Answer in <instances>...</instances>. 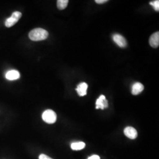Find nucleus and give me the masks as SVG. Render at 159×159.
<instances>
[{
  "mask_svg": "<svg viewBox=\"0 0 159 159\" xmlns=\"http://www.w3.org/2000/svg\"><path fill=\"white\" fill-rule=\"evenodd\" d=\"M87 159H100V157L98 155H93L90 157H89Z\"/></svg>",
  "mask_w": 159,
  "mask_h": 159,
  "instance_id": "obj_15",
  "label": "nucleus"
},
{
  "mask_svg": "<svg viewBox=\"0 0 159 159\" xmlns=\"http://www.w3.org/2000/svg\"><path fill=\"white\" fill-rule=\"evenodd\" d=\"M95 1L97 4H103L107 2L108 1L107 0H96Z\"/></svg>",
  "mask_w": 159,
  "mask_h": 159,
  "instance_id": "obj_16",
  "label": "nucleus"
},
{
  "mask_svg": "<svg viewBox=\"0 0 159 159\" xmlns=\"http://www.w3.org/2000/svg\"><path fill=\"white\" fill-rule=\"evenodd\" d=\"M42 119L48 124H53L57 120V114L52 110H47L42 114Z\"/></svg>",
  "mask_w": 159,
  "mask_h": 159,
  "instance_id": "obj_2",
  "label": "nucleus"
},
{
  "mask_svg": "<svg viewBox=\"0 0 159 159\" xmlns=\"http://www.w3.org/2000/svg\"><path fill=\"white\" fill-rule=\"evenodd\" d=\"M22 16V14L19 11L14 12L12 14L11 16L8 18L6 20L5 25L8 28L11 27L14 25H15L18 22V21L21 18Z\"/></svg>",
  "mask_w": 159,
  "mask_h": 159,
  "instance_id": "obj_3",
  "label": "nucleus"
},
{
  "mask_svg": "<svg viewBox=\"0 0 159 159\" xmlns=\"http://www.w3.org/2000/svg\"><path fill=\"white\" fill-rule=\"evenodd\" d=\"M124 133L125 136L127 137L128 138L132 140L135 139L137 137V134H138L136 130L133 127H130V126L125 127L124 130Z\"/></svg>",
  "mask_w": 159,
  "mask_h": 159,
  "instance_id": "obj_6",
  "label": "nucleus"
},
{
  "mask_svg": "<svg viewBox=\"0 0 159 159\" xmlns=\"http://www.w3.org/2000/svg\"><path fill=\"white\" fill-rule=\"evenodd\" d=\"M85 147V144L83 142L73 143L71 144V148L73 150H81Z\"/></svg>",
  "mask_w": 159,
  "mask_h": 159,
  "instance_id": "obj_11",
  "label": "nucleus"
},
{
  "mask_svg": "<svg viewBox=\"0 0 159 159\" xmlns=\"http://www.w3.org/2000/svg\"><path fill=\"white\" fill-rule=\"evenodd\" d=\"M144 90V86L140 83H134L132 87V90L131 93L133 95H138L140 93H141Z\"/></svg>",
  "mask_w": 159,
  "mask_h": 159,
  "instance_id": "obj_10",
  "label": "nucleus"
},
{
  "mask_svg": "<svg viewBox=\"0 0 159 159\" xmlns=\"http://www.w3.org/2000/svg\"><path fill=\"white\" fill-rule=\"evenodd\" d=\"M68 0H58L57 2V7L59 10H63L68 5Z\"/></svg>",
  "mask_w": 159,
  "mask_h": 159,
  "instance_id": "obj_12",
  "label": "nucleus"
},
{
  "mask_svg": "<svg viewBox=\"0 0 159 159\" xmlns=\"http://www.w3.org/2000/svg\"><path fill=\"white\" fill-rule=\"evenodd\" d=\"M39 159H51V157H50L49 156H47L44 154H40L39 156Z\"/></svg>",
  "mask_w": 159,
  "mask_h": 159,
  "instance_id": "obj_14",
  "label": "nucleus"
},
{
  "mask_svg": "<svg viewBox=\"0 0 159 159\" xmlns=\"http://www.w3.org/2000/svg\"><path fill=\"white\" fill-rule=\"evenodd\" d=\"M150 45L153 48H157L159 46V32L154 33L149 39Z\"/></svg>",
  "mask_w": 159,
  "mask_h": 159,
  "instance_id": "obj_7",
  "label": "nucleus"
},
{
  "mask_svg": "<svg viewBox=\"0 0 159 159\" xmlns=\"http://www.w3.org/2000/svg\"><path fill=\"white\" fill-rule=\"evenodd\" d=\"M108 101L106 100V97L104 95H101L97 98L96 102V109H102L104 110V108L108 107Z\"/></svg>",
  "mask_w": 159,
  "mask_h": 159,
  "instance_id": "obj_4",
  "label": "nucleus"
},
{
  "mask_svg": "<svg viewBox=\"0 0 159 159\" xmlns=\"http://www.w3.org/2000/svg\"><path fill=\"white\" fill-rule=\"evenodd\" d=\"M88 89V85L86 83H81L77 86L76 91L80 97L84 96L87 95V90Z\"/></svg>",
  "mask_w": 159,
  "mask_h": 159,
  "instance_id": "obj_8",
  "label": "nucleus"
},
{
  "mask_svg": "<svg viewBox=\"0 0 159 159\" xmlns=\"http://www.w3.org/2000/svg\"><path fill=\"white\" fill-rule=\"evenodd\" d=\"M113 40L117 46L121 48H125L127 44L125 38L120 34H114Z\"/></svg>",
  "mask_w": 159,
  "mask_h": 159,
  "instance_id": "obj_5",
  "label": "nucleus"
},
{
  "mask_svg": "<svg viewBox=\"0 0 159 159\" xmlns=\"http://www.w3.org/2000/svg\"><path fill=\"white\" fill-rule=\"evenodd\" d=\"M48 37V33L44 29L37 28L31 30L29 33V38L34 41L46 40Z\"/></svg>",
  "mask_w": 159,
  "mask_h": 159,
  "instance_id": "obj_1",
  "label": "nucleus"
},
{
  "mask_svg": "<svg viewBox=\"0 0 159 159\" xmlns=\"http://www.w3.org/2000/svg\"><path fill=\"white\" fill-rule=\"evenodd\" d=\"M6 79L8 80H16L20 77V73L16 70H12L8 71L6 74Z\"/></svg>",
  "mask_w": 159,
  "mask_h": 159,
  "instance_id": "obj_9",
  "label": "nucleus"
},
{
  "mask_svg": "<svg viewBox=\"0 0 159 159\" xmlns=\"http://www.w3.org/2000/svg\"><path fill=\"white\" fill-rule=\"evenodd\" d=\"M150 4L152 6H153L154 9L156 11H159V0H156L153 2H150Z\"/></svg>",
  "mask_w": 159,
  "mask_h": 159,
  "instance_id": "obj_13",
  "label": "nucleus"
}]
</instances>
